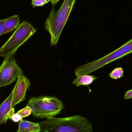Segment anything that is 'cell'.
Listing matches in <instances>:
<instances>
[{"label":"cell","mask_w":132,"mask_h":132,"mask_svg":"<svg viewBox=\"0 0 132 132\" xmlns=\"http://www.w3.org/2000/svg\"><path fill=\"white\" fill-rule=\"evenodd\" d=\"M39 123L45 132H92V123L80 115L65 118H50Z\"/></svg>","instance_id":"obj_1"},{"label":"cell","mask_w":132,"mask_h":132,"mask_svg":"<svg viewBox=\"0 0 132 132\" xmlns=\"http://www.w3.org/2000/svg\"><path fill=\"white\" fill-rule=\"evenodd\" d=\"M75 2L76 0H64L57 11L53 7L45 25V29L50 34L51 45L55 46L58 43Z\"/></svg>","instance_id":"obj_2"},{"label":"cell","mask_w":132,"mask_h":132,"mask_svg":"<svg viewBox=\"0 0 132 132\" xmlns=\"http://www.w3.org/2000/svg\"><path fill=\"white\" fill-rule=\"evenodd\" d=\"M31 109V114L38 118H53L63 108L61 100L56 97L42 96L31 98L26 105Z\"/></svg>","instance_id":"obj_3"},{"label":"cell","mask_w":132,"mask_h":132,"mask_svg":"<svg viewBox=\"0 0 132 132\" xmlns=\"http://www.w3.org/2000/svg\"><path fill=\"white\" fill-rule=\"evenodd\" d=\"M36 31V29L29 22L24 21L0 48V56L5 59L12 54H15L18 49L27 42Z\"/></svg>","instance_id":"obj_4"},{"label":"cell","mask_w":132,"mask_h":132,"mask_svg":"<svg viewBox=\"0 0 132 132\" xmlns=\"http://www.w3.org/2000/svg\"><path fill=\"white\" fill-rule=\"evenodd\" d=\"M15 54H12L5 59L0 67V88L14 83L23 73L15 62Z\"/></svg>","instance_id":"obj_5"},{"label":"cell","mask_w":132,"mask_h":132,"mask_svg":"<svg viewBox=\"0 0 132 132\" xmlns=\"http://www.w3.org/2000/svg\"><path fill=\"white\" fill-rule=\"evenodd\" d=\"M126 55L123 54L120 48L114 51L105 56L91 62L88 63L78 67L75 70V74L77 77L84 75H88L107 64L120 59Z\"/></svg>","instance_id":"obj_6"},{"label":"cell","mask_w":132,"mask_h":132,"mask_svg":"<svg viewBox=\"0 0 132 132\" xmlns=\"http://www.w3.org/2000/svg\"><path fill=\"white\" fill-rule=\"evenodd\" d=\"M31 85L29 80L22 74L17 79L14 87L12 99V107L14 108L18 104L26 99V93Z\"/></svg>","instance_id":"obj_7"},{"label":"cell","mask_w":132,"mask_h":132,"mask_svg":"<svg viewBox=\"0 0 132 132\" xmlns=\"http://www.w3.org/2000/svg\"><path fill=\"white\" fill-rule=\"evenodd\" d=\"M14 91V88L7 98L0 105V125L6 124L8 119H11L14 114V109L12 107Z\"/></svg>","instance_id":"obj_8"},{"label":"cell","mask_w":132,"mask_h":132,"mask_svg":"<svg viewBox=\"0 0 132 132\" xmlns=\"http://www.w3.org/2000/svg\"><path fill=\"white\" fill-rule=\"evenodd\" d=\"M39 123H35L21 119L19 124V128L17 132H40Z\"/></svg>","instance_id":"obj_9"},{"label":"cell","mask_w":132,"mask_h":132,"mask_svg":"<svg viewBox=\"0 0 132 132\" xmlns=\"http://www.w3.org/2000/svg\"><path fill=\"white\" fill-rule=\"evenodd\" d=\"M20 22V18L17 15L6 19L4 26V34L17 28L19 26Z\"/></svg>","instance_id":"obj_10"},{"label":"cell","mask_w":132,"mask_h":132,"mask_svg":"<svg viewBox=\"0 0 132 132\" xmlns=\"http://www.w3.org/2000/svg\"><path fill=\"white\" fill-rule=\"evenodd\" d=\"M97 78V77L93 75H84L77 77L73 80L72 83L77 87L80 85H88L92 84L93 81Z\"/></svg>","instance_id":"obj_11"},{"label":"cell","mask_w":132,"mask_h":132,"mask_svg":"<svg viewBox=\"0 0 132 132\" xmlns=\"http://www.w3.org/2000/svg\"><path fill=\"white\" fill-rule=\"evenodd\" d=\"M123 54L127 55L132 53V39L119 47Z\"/></svg>","instance_id":"obj_12"},{"label":"cell","mask_w":132,"mask_h":132,"mask_svg":"<svg viewBox=\"0 0 132 132\" xmlns=\"http://www.w3.org/2000/svg\"><path fill=\"white\" fill-rule=\"evenodd\" d=\"M124 70L122 67H117L114 69L110 74V77L112 79H117L123 77Z\"/></svg>","instance_id":"obj_13"},{"label":"cell","mask_w":132,"mask_h":132,"mask_svg":"<svg viewBox=\"0 0 132 132\" xmlns=\"http://www.w3.org/2000/svg\"><path fill=\"white\" fill-rule=\"evenodd\" d=\"M19 115L22 119L28 117L31 114V109L28 106H26L25 108L17 112Z\"/></svg>","instance_id":"obj_14"},{"label":"cell","mask_w":132,"mask_h":132,"mask_svg":"<svg viewBox=\"0 0 132 132\" xmlns=\"http://www.w3.org/2000/svg\"><path fill=\"white\" fill-rule=\"evenodd\" d=\"M50 0H32L31 4L33 7H41L48 4Z\"/></svg>","instance_id":"obj_15"},{"label":"cell","mask_w":132,"mask_h":132,"mask_svg":"<svg viewBox=\"0 0 132 132\" xmlns=\"http://www.w3.org/2000/svg\"><path fill=\"white\" fill-rule=\"evenodd\" d=\"M22 119L21 118L19 115L17 113L14 114L12 116L11 119L13 122H18L21 121Z\"/></svg>","instance_id":"obj_16"},{"label":"cell","mask_w":132,"mask_h":132,"mask_svg":"<svg viewBox=\"0 0 132 132\" xmlns=\"http://www.w3.org/2000/svg\"><path fill=\"white\" fill-rule=\"evenodd\" d=\"M5 19L0 20V36L4 35V26Z\"/></svg>","instance_id":"obj_17"},{"label":"cell","mask_w":132,"mask_h":132,"mask_svg":"<svg viewBox=\"0 0 132 132\" xmlns=\"http://www.w3.org/2000/svg\"><path fill=\"white\" fill-rule=\"evenodd\" d=\"M132 98V89L126 92L124 95L125 99H130Z\"/></svg>","instance_id":"obj_18"},{"label":"cell","mask_w":132,"mask_h":132,"mask_svg":"<svg viewBox=\"0 0 132 132\" xmlns=\"http://www.w3.org/2000/svg\"><path fill=\"white\" fill-rule=\"evenodd\" d=\"M60 0H50V2H51L52 4L53 5V7H54L56 3H58Z\"/></svg>","instance_id":"obj_19"}]
</instances>
